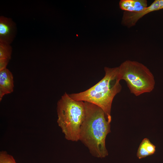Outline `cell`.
I'll use <instances>...</instances> for the list:
<instances>
[{
    "label": "cell",
    "mask_w": 163,
    "mask_h": 163,
    "mask_svg": "<svg viewBox=\"0 0 163 163\" xmlns=\"http://www.w3.org/2000/svg\"><path fill=\"white\" fill-rule=\"evenodd\" d=\"M163 9V0H155L150 6L139 12L124 11L122 20L123 25L128 28L135 25L138 21L146 14Z\"/></svg>",
    "instance_id": "cell-5"
},
{
    "label": "cell",
    "mask_w": 163,
    "mask_h": 163,
    "mask_svg": "<svg viewBox=\"0 0 163 163\" xmlns=\"http://www.w3.org/2000/svg\"><path fill=\"white\" fill-rule=\"evenodd\" d=\"M85 114L81 125L80 141L93 156L105 158L108 155L105 140L111 132L110 123L103 110L92 103L84 102Z\"/></svg>",
    "instance_id": "cell-1"
},
{
    "label": "cell",
    "mask_w": 163,
    "mask_h": 163,
    "mask_svg": "<svg viewBox=\"0 0 163 163\" xmlns=\"http://www.w3.org/2000/svg\"><path fill=\"white\" fill-rule=\"evenodd\" d=\"M14 87L13 77L11 72L5 68L0 71V101L5 95L11 93Z\"/></svg>",
    "instance_id": "cell-7"
},
{
    "label": "cell",
    "mask_w": 163,
    "mask_h": 163,
    "mask_svg": "<svg viewBox=\"0 0 163 163\" xmlns=\"http://www.w3.org/2000/svg\"><path fill=\"white\" fill-rule=\"evenodd\" d=\"M57 123L65 139L72 142L79 140L81 125L84 118V102L75 100L65 92L57 103Z\"/></svg>",
    "instance_id": "cell-3"
},
{
    "label": "cell",
    "mask_w": 163,
    "mask_h": 163,
    "mask_svg": "<svg viewBox=\"0 0 163 163\" xmlns=\"http://www.w3.org/2000/svg\"><path fill=\"white\" fill-rule=\"evenodd\" d=\"M0 163H17L13 157L5 151L0 152Z\"/></svg>",
    "instance_id": "cell-11"
},
{
    "label": "cell",
    "mask_w": 163,
    "mask_h": 163,
    "mask_svg": "<svg viewBox=\"0 0 163 163\" xmlns=\"http://www.w3.org/2000/svg\"><path fill=\"white\" fill-rule=\"evenodd\" d=\"M12 51L10 44L0 42V59L10 60L11 58Z\"/></svg>",
    "instance_id": "cell-10"
},
{
    "label": "cell",
    "mask_w": 163,
    "mask_h": 163,
    "mask_svg": "<svg viewBox=\"0 0 163 163\" xmlns=\"http://www.w3.org/2000/svg\"><path fill=\"white\" fill-rule=\"evenodd\" d=\"M120 8L131 12H139L147 7L146 0H121L119 2Z\"/></svg>",
    "instance_id": "cell-8"
},
{
    "label": "cell",
    "mask_w": 163,
    "mask_h": 163,
    "mask_svg": "<svg viewBox=\"0 0 163 163\" xmlns=\"http://www.w3.org/2000/svg\"><path fill=\"white\" fill-rule=\"evenodd\" d=\"M155 151V146L147 138H144L138 149L137 156L141 159L154 154Z\"/></svg>",
    "instance_id": "cell-9"
},
{
    "label": "cell",
    "mask_w": 163,
    "mask_h": 163,
    "mask_svg": "<svg viewBox=\"0 0 163 163\" xmlns=\"http://www.w3.org/2000/svg\"><path fill=\"white\" fill-rule=\"evenodd\" d=\"M104 77L95 85L84 91L69 94L73 99L95 104L104 112L107 120H112L111 111L115 96L121 91L122 86L118 77V67H105Z\"/></svg>",
    "instance_id": "cell-2"
},
{
    "label": "cell",
    "mask_w": 163,
    "mask_h": 163,
    "mask_svg": "<svg viewBox=\"0 0 163 163\" xmlns=\"http://www.w3.org/2000/svg\"><path fill=\"white\" fill-rule=\"evenodd\" d=\"M16 23L10 18L0 17V42L9 44L13 42L16 35Z\"/></svg>",
    "instance_id": "cell-6"
},
{
    "label": "cell",
    "mask_w": 163,
    "mask_h": 163,
    "mask_svg": "<svg viewBox=\"0 0 163 163\" xmlns=\"http://www.w3.org/2000/svg\"><path fill=\"white\" fill-rule=\"evenodd\" d=\"M118 68L119 79L125 81L130 92L136 96L150 93L154 89V76L143 64L127 60L122 63Z\"/></svg>",
    "instance_id": "cell-4"
}]
</instances>
